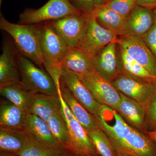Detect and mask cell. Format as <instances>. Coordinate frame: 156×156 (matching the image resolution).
I'll list each match as a JSON object with an SVG mask.
<instances>
[{
	"instance_id": "6da1fadb",
	"label": "cell",
	"mask_w": 156,
	"mask_h": 156,
	"mask_svg": "<svg viewBox=\"0 0 156 156\" xmlns=\"http://www.w3.org/2000/svg\"><path fill=\"white\" fill-rule=\"evenodd\" d=\"M40 42L44 66L58 88L62 62L69 48L49 21L41 25Z\"/></svg>"
},
{
	"instance_id": "7a4b0ae2",
	"label": "cell",
	"mask_w": 156,
	"mask_h": 156,
	"mask_svg": "<svg viewBox=\"0 0 156 156\" xmlns=\"http://www.w3.org/2000/svg\"><path fill=\"white\" fill-rule=\"evenodd\" d=\"M41 24H15L9 22L2 14L0 28L13 39L23 56L42 68L44 66L40 42Z\"/></svg>"
},
{
	"instance_id": "3957f363",
	"label": "cell",
	"mask_w": 156,
	"mask_h": 156,
	"mask_svg": "<svg viewBox=\"0 0 156 156\" xmlns=\"http://www.w3.org/2000/svg\"><path fill=\"white\" fill-rule=\"evenodd\" d=\"M58 92L61 101L62 113L68 131V141L66 149L76 154L87 156L98 155L88 131L76 119L66 103L62 96L60 89Z\"/></svg>"
},
{
	"instance_id": "277c9868",
	"label": "cell",
	"mask_w": 156,
	"mask_h": 156,
	"mask_svg": "<svg viewBox=\"0 0 156 156\" xmlns=\"http://www.w3.org/2000/svg\"><path fill=\"white\" fill-rule=\"evenodd\" d=\"M83 13L71 4L69 0H49L38 9H26L19 15L18 23L38 24Z\"/></svg>"
},
{
	"instance_id": "5b68a950",
	"label": "cell",
	"mask_w": 156,
	"mask_h": 156,
	"mask_svg": "<svg viewBox=\"0 0 156 156\" xmlns=\"http://www.w3.org/2000/svg\"><path fill=\"white\" fill-rule=\"evenodd\" d=\"M95 117L99 128L108 136L117 152L123 153L126 137L132 127L116 111L107 105H101L99 114Z\"/></svg>"
},
{
	"instance_id": "8992f818",
	"label": "cell",
	"mask_w": 156,
	"mask_h": 156,
	"mask_svg": "<svg viewBox=\"0 0 156 156\" xmlns=\"http://www.w3.org/2000/svg\"><path fill=\"white\" fill-rule=\"evenodd\" d=\"M21 82L33 92L46 95H58V89L49 73L37 67L23 56H18Z\"/></svg>"
},
{
	"instance_id": "52a82bcc",
	"label": "cell",
	"mask_w": 156,
	"mask_h": 156,
	"mask_svg": "<svg viewBox=\"0 0 156 156\" xmlns=\"http://www.w3.org/2000/svg\"><path fill=\"white\" fill-rule=\"evenodd\" d=\"M118 36L101 26L94 16L89 15L86 33L79 49L93 60L104 48L113 42H118Z\"/></svg>"
},
{
	"instance_id": "ba28073f",
	"label": "cell",
	"mask_w": 156,
	"mask_h": 156,
	"mask_svg": "<svg viewBox=\"0 0 156 156\" xmlns=\"http://www.w3.org/2000/svg\"><path fill=\"white\" fill-rule=\"evenodd\" d=\"M88 17L89 15L82 13L49 22L69 48H79L87 30Z\"/></svg>"
},
{
	"instance_id": "9c48e42d",
	"label": "cell",
	"mask_w": 156,
	"mask_h": 156,
	"mask_svg": "<svg viewBox=\"0 0 156 156\" xmlns=\"http://www.w3.org/2000/svg\"><path fill=\"white\" fill-rule=\"evenodd\" d=\"M78 77L97 102L102 105H107L118 112L121 97L119 92L111 82L102 77L95 70L86 75Z\"/></svg>"
},
{
	"instance_id": "30bf717a",
	"label": "cell",
	"mask_w": 156,
	"mask_h": 156,
	"mask_svg": "<svg viewBox=\"0 0 156 156\" xmlns=\"http://www.w3.org/2000/svg\"><path fill=\"white\" fill-rule=\"evenodd\" d=\"M118 44L131 58L156 77V57L141 37L122 36Z\"/></svg>"
},
{
	"instance_id": "8fae6325",
	"label": "cell",
	"mask_w": 156,
	"mask_h": 156,
	"mask_svg": "<svg viewBox=\"0 0 156 156\" xmlns=\"http://www.w3.org/2000/svg\"><path fill=\"white\" fill-rule=\"evenodd\" d=\"M60 80L75 98L94 116L98 115L101 105L97 102L83 82L74 73L62 68Z\"/></svg>"
},
{
	"instance_id": "7c38bea8",
	"label": "cell",
	"mask_w": 156,
	"mask_h": 156,
	"mask_svg": "<svg viewBox=\"0 0 156 156\" xmlns=\"http://www.w3.org/2000/svg\"><path fill=\"white\" fill-rule=\"evenodd\" d=\"M117 46L118 42H112L104 48L92 60L95 71L111 83L122 73L121 59H119L117 53Z\"/></svg>"
},
{
	"instance_id": "4fadbf2b",
	"label": "cell",
	"mask_w": 156,
	"mask_h": 156,
	"mask_svg": "<svg viewBox=\"0 0 156 156\" xmlns=\"http://www.w3.org/2000/svg\"><path fill=\"white\" fill-rule=\"evenodd\" d=\"M156 19L153 10L136 5L126 17L121 36L141 37L150 29Z\"/></svg>"
},
{
	"instance_id": "5bb4252c",
	"label": "cell",
	"mask_w": 156,
	"mask_h": 156,
	"mask_svg": "<svg viewBox=\"0 0 156 156\" xmlns=\"http://www.w3.org/2000/svg\"><path fill=\"white\" fill-rule=\"evenodd\" d=\"M23 129L30 137L42 144L58 150H66L55 139L47 122L36 115L27 114Z\"/></svg>"
},
{
	"instance_id": "9a60e30c",
	"label": "cell",
	"mask_w": 156,
	"mask_h": 156,
	"mask_svg": "<svg viewBox=\"0 0 156 156\" xmlns=\"http://www.w3.org/2000/svg\"><path fill=\"white\" fill-rule=\"evenodd\" d=\"M152 83L136 80L122 73L112 83L119 92L144 104L150 95Z\"/></svg>"
},
{
	"instance_id": "2e32d148",
	"label": "cell",
	"mask_w": 156,
	"mask_h": 156,
	"mask_svg": "<svg viewBox=\"0 0 156 156\" xmlns=\"http://www.w3.org/2000/svg\"><path fill=\"white\" fill-rule=\"evenodd\" d=\"M123 153L131 156H156V143L148 134L132 127L126 136Z\"/></svg>"
},
{
	"instance_id": "e0dca14e",
	"label": "cell",
	"mask_w": 156,
	"mask_h": 156,
	"mask_svg": "<svg viewBox=\"0 0 156 156\" xmlns=\"http://www.w3.org/2000/svg\"><path fill=\"white\" fill-rule=\"evenodd\" d=\"M119 93L121 99L118 113L131 127L144 131L146 119L144 105Z\"/></svg>"
},
{
	"instance_id": "ac0fdd59",
	"label": "cell",
	"mask_w": 156,
	"mask_h": 156,
	"mask_svg": "<svg viewBox=\"0 0 156 156\" xmlns=\"http://www.w3.org/2000/svg\"><path fill=\"white\" fill-rule=\"evenodd\" d=\"M61 111L59 95L36 93L33 95L27 108V113L36 115L46 122Z\"/></svg>"
},
{
	"instance_id": "d6986e66",
	"label": "cell",
	"mask_w": 156,
	"mask_h": 156,
	"mask_svg": "<svg viewBox=\"0 0 156 156\" xmlns=\"http://www.w3.org/2000/svg\"><path fill=\"white\" fill-rule=\"evenodd\" d=\"M17 58L12 45L5 43L0 56V85L21 81Z\"/></svg>"
},
{
	"instance_id": "ffe728a7",
	"label": "cell",
	"mask_w": 156,
	"mask_h": 156,
	"mask_svg": "<svg viewBox=\"0 0 156 156\" xmlns=\"http://www.w3.org/2000/svg\"><path fill=\"white\" fill-rule=\"evenodd\" d=\"M60 92L66 103L78 121L88 132L99 126L95 116L91 114L75 98L71 92L60 80Z\"/></svg>"
},
{
	"instance_id": "44dd1931",
	"label": "cell",
	"mask_w": 156,
	"mask_h": 156,
	"mask_svg": "<svg viewBox=\"0 0 156 156\" xmlns=\"http://www.w3.org/2000/svg\"><path fill=\"white\" fill-rule=\"evenodd\" d=\"M35 93L21 81L0 85L1 95L27 112L31 98Z\"/></svg>"
},
{
	"instance_id": "7402d4cb",
	"label": "cell",
	"mask_w": 156,
	"mask_h": 156,
	"mask_svg": "<svg viewBox=\"0 0 156 156\" xmlns=\"http://www.w3.org/2000/svg\"><path fill=\"white\" fill-rule=\"evenodd\" d=\"M27 112L9 100L1 101L0 127L13 129H23Z\"/></svg>"
},
{
	"instance_id": "603a6c76",
	"label": "cell",
	"mask_w": 156,
	"mask_h": 156,
	"mask_svg": "<svg viewBox=\"0 0 156 156\" xmlns=\"http://www.w3.org/2000/svg\"><path fill=\"white\" fill-rule=\"evenodd\" d=\"M29 139L23 129L0 127V151L18 154L23 149Z\"/></svg>"
},
{
	"instance_id": "cb8c5ba5",
	"label": "cell",
	"mask_w": 156,
	"mask_h": 156,
	"mask_svg": "<svg viewBox=\"0 0 156 156\" xmlns=\"http://www.w3.org/2000/svg\"><path fill=\"white\" fill-rule=\"evenodd\" d=\"M90 15L94 16L101 26L121 36L126 18L107 7L105 5L95 7Z\"/></svg>"
},
{
	"instance_id": "d4e9b609",
	"label": "cell",
	"mask_w": 156,
	"mask_h": 156,
	"mask_svg": "<svg viewBox=\"0 0 156 156\" xmlns=\"http://www.w3.org/2000/svg\"><path fill=\"white\" fill-rule=\"evenodd\" d=\"M78 76H83L95 71L92 61L79 48H69L62 63Z\"/></svg>"
},
{
	"instance_id": "484cf974",
	"label": "cell",
	"mask_w": 156,
	"mask_h": 156,
	"mask_svg": "<svg viewBox=\"0 0 156 156\" xmlns=\"http://www.w3.org/2000/svg\"><path fill=\"white\" fill-rule=\"evenodd\" d=\"M119 48L122 73L139 80L152 83L156 80V77L152 75L143 66L131 58L122 47Z\"/></svg>"
},
{
	"instance_id": "4316f807",
	"label": "cell",
	"mask_w": 156,
	"mask_h": 156,
	"mask_svg": "<svg viewBox=\"0 0 156 156\" xmlns=\"http://www.w3.org/2000/svg\"><path fill=\"white\" fill-rule=\"evenodd\" d=\"M69 153L67 150H58L49 147L29 136L25 146L17 154L20 156H69Z\"/></svg>"
},
{
	"instance_id": "83f0119b",
	"label": "cell",
	"mask_w": 156,
	"mask_h": 156,
	"mask_svg": "<svg viewBox=\"0 0 156 156\" xmlns=\"http://www.w3.org/2000/svg\"><path fill=\"white\" fill-rule=\"evenodd\" d=\"M88 133L99 155L117 156L116 150L111 140L99 127Z\"/></svg>"
},
{
	"instance_id": "f1b7e54d",
	"label": "cell",
	"mask_w": 156,
	"mask_h": 156,
	"mask_svg": "<svg viewBox=\"0 0 156 156\" xmlns=\"http://www.w3.org/2000/svg\"><path fill=\"white\" fill-rule=\"evenodd\" d=\"M47 122L55 139L66 149L68 141V131L61 111L53 115Z\"/></svg>"
},
{
	"instance_id": "f546056e",
	"label": "cell",
	"mask_w": 156,
	"mask_h": 156,
	"mask_svg": "<svg viewBox=\"0 0 156 156\" xmlns=\"http://www.w3.org/2000/svg\"><path fill=\"white\" fill-rule=\"evenodd\" d=\"M144 105L146 110L145 129L149 128L151 131L156 124V80L152 83L150 95Z\"/></svg>"
},
{
	"instance_id": "4dcf8cb0",
	"label": "cell",
	"mask_w": 156,
	"mask_h": 156,
	"mask_svg": "<svg viewBox=\"0 0 156 156\" xmlns=\"http://www.w3.org/2000/svg\"><path fill=\"white\" fill-rule=\"evenodd\" d=\"M105 5L124 18L137 5L136 0H112Z\"/></svg>"
},
{
	"instance_id": "1f68e13d",
	"label": "cell",
	"mask_w": 156,
	"mask_h": 156,
	"mask_svg": "<svg viewBox=\"0 0 156 156\" xmlns=\"http://www.w3.org/2000/svg\"><path fill=\"white\" fill-rule=\"evenodd\" d=\"M141 37L156 57V19L150 29Z\"/></svg>"
},
{
	"instance_id": "d6a6232c",
	"label": "cell",
	"mask_w": 156,
	"mask_h": 156,
	"mask_svg": "<svg viewBox=\"0 0 156 156\" xmlns=\"http://www.w3.org/2000/svg\"><path fill=\"white\" fill-rule=\"evenodd\" d=\"M74 2L77 5L78 9L87 15H90L95 9L94 0H75Z\"/></svg>"
},
{
	"instance_id": "836d02e7",
	"label": "cell",
	"mask_w": 156,
	"mask_h": 156,
	"mask_svg": "<svg viewBox=\"0 0 156 156\" xmlns=\"http://www.w3.org/2000/svg\"><path fill=\"white\" fill-rule=\"evenodd\" d=\"M136 5L154 10L156 8V0H136Z\"/></svg>"
},
{
	"instance_id": "e575fe53",
	"label": "cell",
	"mask_w": 156,
	"mask_h": 156,
	"mask_svg": "<svg viewBox=\"0 0 156 156\" xmlns=\"http://www.w3.org/2000/svg\"><path fill=\"white\" fill-rule=\"evenodd\" d=\"M107 1V0H94L95 7L104 5L106 3Z\"/></svg>"
},
{
	"instance_id": "d590c367",
	"label": "cell",
	"mask_w": 156,
	"mask_h": 156,
	"mask_svg": "<svg viewBox=\"0 0 156 156\" xmlns=\"http://www.w3.org/2000/svg\"><path fill=\"white\" fill-rule=\"evenodd\" d=\"M147 134L156 143V131H149L147 132Z\"/></svg>"
},
{
	"instance_id": "8d00e7d4",
	"label": "cell",
	"mask_w": 156,
	"mask_h": 156,
	"mask_svg": "<svg viewBox=\"0 0 156 156\" xmlns=\"http://www.w3.org/2000/svg\"><path fill=\"white\" fill-rule=\"evenodd\" d=\"M0 156H20L17 154L14 153L7 152L1 151Z\"/></svg>"
},
{
	"instance_id": "74e56055",
	"label": "cell",
	"mask_w": 156,
	"mask_h": 156,
	"mask_svg": "<svg viewBox=\"0 0 156 156\" xmlns=\"http://www.w3.org/2000/svg\"><path fill=\"white\" fill-rule=\"evenodd\" d=\"M69 156H100L99 154L97 155L94 156H87V155H79L76 154L72 153L70 152L69 155Z\"/></svg>"
},
{
	"instance_id": "f35d334b",
	"label": "cell",
	"mask_w": 156,
	"mask_h": 156,
	"mask_svg": "<svg viewBox=\"0 0 156 156\" xmlns=\"http://www.w3.org/2000/svg\"><path fill=\"white\" fill-rule=\"evenodd\" d=\"M117 156H131L127 154L122 153H117Z\"/></svg>"
},
{
	"instance_id": "ab89813d",
	"label": "cell",
	"mask_w": 156,
	"mask_h": 156,
	"mask_svg": "<svg viewBox=\"0 0 156 156\" xmlns=\"http://www.w3.org/2000/svg\"><path fill=\"white\" fill-rule=\"evenodd\" d=\"M151 131H156V124H155V125L154 126V127H153V129H152Z\"/></svg>"
},
{
	"instance_id": "60d3db41",
	"label": "cell",
	"mask_w": 156,
	"mask_h": 156,
	"mask_svg": "<svg viewBox=\"0 0 156 156\" xmlns=\"http://www.w3.org/2000/svg\"><path fill=\"white\" fill-rule=\"evenodd\" d=\"M154 13L155 14V16L156 17V8L153 10Z\"/></svg>"
},
{
	"instance_id": "b9f144b4",
	"label": "cell",
	"mask_w": 156,
	"mask_h": 156,
	"mask_svg": "<svg viewBox=\"0 0 156 156\" xmlns=\"http://www.w3.org/2000/svg\"><path fill=\"white\" fill-rule=\"evenodd\" d=\"M3 0H0V6L1 7V5H2V2Z\"/></svg>"
},
{
	"instance_id": "7bdbcfd3",
	"label": "cell",
	"mask_w": 156,
	"mask_h": 156,
	"mask_svg": "<svg viewBox=\"0 0 156 156\" xmlns=\"http://www.w3.org/2000/svg\"><path fill=\"white\" fill-rule=\"evenodd\" d=\"M70 1V2H75V0H69Z\"/></svg>"
},
{
	"instance_id": "ee69618b",
	"label": "cell",
	"mask_w": 156,
	"mask_h": 156,
	"mask_svg": "<svg viewBox=\"0 0 156 156\" xmlns=\"http://www.w3.org/2000/svg\"><path fill=\"white\" fill-rule=\"evenodd\" d=\"M112 1V0H107V1L106 3L108 2H110V1ZM106 3H105V4H106Z\"/></svg>"
}]
</instances>
